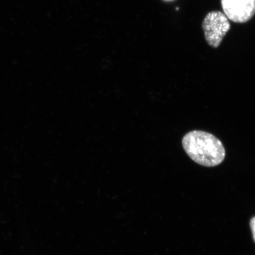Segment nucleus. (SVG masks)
I'll return each mask as SVG.
<instances>
[{
    "label": "nucleus",
    "instance_id": "1",
    "mask_svg": "<svg viewBox=\"0 0 255 255\" xmlns=\"http://www.w3.org/2000/svg\"><path fill=\"white\" fill-rule=\"evenodd\" d=\"M182 144L190 158L203 166L215 167L225 159L226 151L222 142L209 132L193 130L187 133Z\"/></svg>",
    "mask_w": 255,
    "mask_h": 255
},
{
    "label": "nucleus",
    "instance_id": "2",
    "mask_svg": "<svg viewBox=\"0 0 255 255\" xmlns=\"http://www.w3.org/2000/svg\"><path fill=\"white\" fill-rule=\"evenodd\" d=\"M202 27L207 43L209 46L217 48L221 45L223 37L231 29V25L224 13L213 11L206 15Z\"/></svg>",
    "mask_w": 255,
    "mask_h": 255
},
{
    "label": "nucleus",
    "instance_id": "3",
    "mask_svg": "<svg viewBox=\"0 0 255 255\" xmlns=\"http://www.w3.org/2000/svg\"><path fill=\"white\" fill-rule=\"evenodd\" d=\"M223 12L229 20L244 23L255 14V0H221Z\"/></svg>",
    "mask_w": 255,
    "mask_h": 255
},
{
    "label": "nucleus",
    "instance_id": "4",
    "mask_svg": "<svg viewBox=\"0 0 255 255\" xmlns=\"http://www.w3.org/2000/svg\"><path fill=\"white\" fill-rule=\"evenodd\" d=\"M250 225L252 232H253L254 240L255 242V216L251 220Z\"/></svg>",
    "mask_w": 255,
    "mask_h": 255
},
{
    "label": "nucleus",
    "instance_id": "5",
    "mask_svg": "<svg viewBox=\"0 0 255 255\" xmlns=\"http://www.w3.org/2000/svg\"><path fill=\"white\" fill-rule=\"evenodd\" d=\"M164 1H174V0H164Z\"/></svg>",
    "mask_w": 255,
    "mask_h": 255
}]
</instances>
